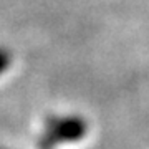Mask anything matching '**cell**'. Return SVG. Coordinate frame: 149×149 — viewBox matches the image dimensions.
<instances>
[{"mask_svg":"<svg viewBox=\"0 0 149 149\" xmlns=\"http://www.w3.org/2000/svg\"><path fill=\"white\" fill-rule=\"evenodd\" d=\"M12 63V56H10V52L5 50V48H0V74L3 73Z\"/></svg>","mask_w":149,"mask_h":149,"instance_id":"2","label":"cell"},{"mask_svg":"<svg viewBox=\"0 0 149 149\" xmlns=\"http://www.w3.org/2000/svg\"><path fill=\"white\" fill-rule=\"evenodd\" d=\"M88 133V123L81 116H52L45 123L38 139L40 149H53L58 144L76 143Z\"/></svg>","mask_w":149,"mask_h":149,"instance_id":"1","label":"cell"}]
</instances>
